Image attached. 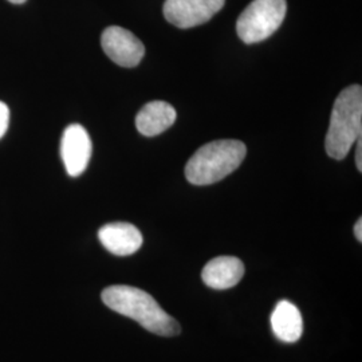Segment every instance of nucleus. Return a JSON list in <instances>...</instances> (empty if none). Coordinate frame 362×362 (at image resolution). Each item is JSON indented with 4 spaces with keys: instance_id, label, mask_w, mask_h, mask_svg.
<instances>
[{
    "instance_id": "2",
    "label": "nucleus",
    "mask_w": 362,
    "mask_h": 362,
    "mask_svg": "<svg viewBox=\"0 0 362 362\" xmlns=\"http://www.w3.org/2000/svg\"><path fill=\"white\" fill-rule=\"evenodd\" d=\"M362 137V88L351 85L337 97L326 136V152L332 158L344 160L351 146Z\"/></svg>"
},
{
    "instance_id": "12",
    "label": "nucleus",
    "mask_w": 362,
    "mask_h": 362,
    "mask_svg": "<svg viewBox=\"0 0 362 362\" xmlns=\"http://www.w3.org/2000/svg\"><path fill=\"white\" fill-rule=\"evenodd\" d=\"M10 124V109L8 106L0 101V139L6 134Z\"/></svg>"
},
{
    "instance_id": "8",
    "label": "nucleus",
    "mask_w": 362,
    "mask_h": 362,
    "mask_svg": "<svg viewBox=\"0 0 362 362\" xmlns=\"http://www.w3.org/2000/svg\"><path fill=\"white\" fill-rule=\"evenodd\" d=\"M98 239L103 246L118 257H128L143 246V235L130 223H109L98 231Z\"/></svg>"
},
{
    "instance_id": "6",
    "label": "nucleus",
    "mask_w": 362,
    "mask_h": 362,
    "mask_svg": "<svg viewBox=\"0 0 362 362\" xmlns=\"http://www.w3.org/2000/svg\"><path fill=\"white\" fill-rule=\"evenodd\" d=\"M101 45L105 54L122 67H136L145 55L143 42L129 30L119 26L105 28Z\"/></svg>"
},
{
    "instance_id": "5",
    "label": "nucleus",
    "mask_w": 362,
    "mask_h": 362,
    "mask_svg": "<svg viewBox=\"0 0 362 362\" xmlns=\"http://www.w3.org/2000/svg\"><path fill=\"white\" fill-rule=\"evenodd\" d=\"M224 3L226 0H165L163 11L170 25L191 28L207 23Z\"/></svg>"
},
{
    "instance_id": "10",
    "label": "nucleus",
    "mask_w": 362,
    "mask_h": 362,
    "mask_svg": "<svg viewBox=\"0 0 362 362\" xmlns=\"http://www.w3.org/2000/svg\"><path fill=\"white\" fill-rule=\"evenodd\" d=\"M177 113L172 105L165 101H152L144 106L136 117L137 130L146 137H155L169 129Z\"/></svg>"
},
{
    "instance_id": "14",
    "label": "nucleus",
    "mask_w": 362,
    "mask_h": 362,
    "mask_svg": "<svg viewBox=\"0 0 362 362\" xmlns=\"http://www.w3.org/2000/svg\"><path fill=\"white\" fill-rule=\"evenodd\" d=\"M354 235L358 242H362V219H358L354 226Z\"/></svg>"
},
{
    "instance_id": "4",
    "label": "nucleus",
    "mask_w": 362,
    "mask_h": 362,
    "mask_svg": "<svg viewBox=\"0 0 362 362\" xmlns=\"http://www.w3.org/2000/svg\"><path fill=\"white\" fill-rule=\"evenodd\" d=\"M286 0H254L236 22L239 38L252 45L270 38L285 21Z\"/></svg>"
},
{
    "instance_id": "15",
    "label": "nucleus",
    "mask_w": 362,
    "mask_h": 362,
    "mask_svg": "<svg viewBox=\"0 0 362 362\" xmlns=\"http://www.w3.org/2000/svg\"><path fill=\"white\" fill-rule=\"evenodd\" d=\"M8 1H11L13 4H23L26 0H8Z\"/></svg>"
},
{
    "instance_id": "1",
    "label": "nucleus",
    "mask_w": 362,
    "mask_h": 362,
    "mask_svg": "<svg viewBox=\"0 0 362 362\" xmlns=\"http://www.w3.org/2000/svg\"><path fill=\"white\" fill-rule=\"evenodd\" d=\"M103 300L110 310L129 317L148 332L157 336L180 334L177 321L167 314L155 298L133 286L116 285L106 287Z\"/></svg>"
},
{
    "instance_id": "13",
    "label": "nucleus",
    "mask_w": 362,
    "mask_h": 362,
    "mask_svg": "<svg viewBox=\"0 0 362 362\" xmlns=\"http://www.w3.org/2000/svg\"><path fill=\"white\" fill-rule=\"evenodd\" d=\"M356 165L362 172V141L361 137L357 140V151H356Z\"/></svg>"
},
{
    "instance_id": "9",
    "label": "nucleus",
    "mask_w": 362,
    "mask_h": 362,
    "mask_svg": "<svg viewBox=\"0 0 362 362\" xmlns=\"http://www.w3.org/2000/svg\"><path fill=\"white\" fill-rule=\"evenodd\" d=\"M245 275V264L235 257H218L204 266L203 282L215 290H227L238 285Z\"/></svg>"
},
{
    "instance_id": "11",
    "label": "nucleus",
    "mask_w": 362,
    "mask_h": 362,
    "mask_svg": "<svg viewBox=\"0 0 362 362\" xmlns=\"http://www.w3.org/2000/svg\"><path fill=\"white\" fill-rule=\"evenodd\" d=\"M272 329L275 337L282 342H297L303 333V320L296 305L281 300L272 314Z\"/></svg>"
},
{
    "instance_id": "7",
    "label": "nucleus",
    "mask_w": 362,
    "mask_h": 362,
    "mask_svg": "<svg viewBox=\"0 0 362 362\" xmlns=\"http://www.w3.org/2000/svg\"><path fill=\"white\" fill-rule=\"evenodd\" d=\"M61 156L66 172L71 177H78L86 170L91 157V140L82 125L71 124L66 128L61 141Z\"/></svg>"
},
{
    "instance_id": "3",
    "label": "nucleus",
    "mask_w": 362,
    "mask_h": 362,
    "mask_svg": "<svg viewBox=\"0 0 362 362\" xmlns=\"http://www.w3.org/2000/svg\"><path fill=\"white\" fill-rule=\"evenodd\" d=\"M247 155L245 144L218 140L203 145L185 165V177L194 185H211L240 167Z\"/></svg>"
}]
</instances>
